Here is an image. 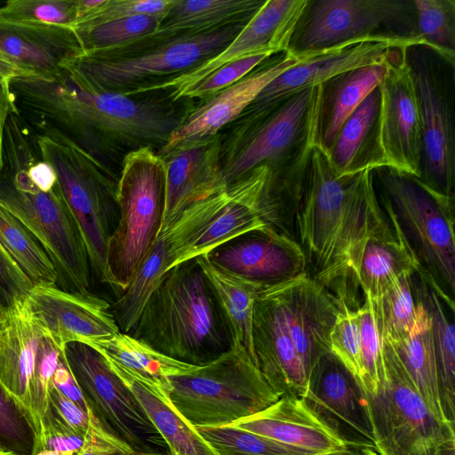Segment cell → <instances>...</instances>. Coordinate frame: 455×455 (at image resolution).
I'll return each mask as SVG.
<instances>
[{
    "instance_id": "1",
    "label": "cell",
    "mask_w": 455,
    "mask_h": 455,
    "mask_svg": "<svg viewBox=\"0 0 455 455\" xmlns=\"http://www.w3.org/2000/svg\"><path fill=\"white\" fill-rule=\"evenodd\" d=\"M9 88L15 114L35 132H58L107 164L143 147L158 151L189 111L167 97L95 90L67 67L50 80L17 76Z\"/></svg>"
},
{
    "instance_id": "2",
    "label": "cell",
    "mask_w": 455,
    "mask_h": 455,
    "mask_svg": "<svg viewBox=\"0 0 455 455\" xmlns=\"http://www.w3.org/2000/svg\"><path fill=\"white\" fill-rule=\"evenodd\" d=\"M388 225L373 170L339 177L327 152L315 143L294 217L308 275L326 287L347 276L364 242Z\"/></svg>"
},
{
    "instance_id": "3",
    "label": "cell",
    "mask_w": 455,
    "mask_h": 455,
    "mask_svg": "<svg viewBox=\"0 0 455 455\" xmlns=\"http://www.w3.org/2000/svg\"><path fill=\"white\" fill-rule=\"evenodd\" d=\"M339 301L307 274L259 291L252 317L254 363L282 396H306L314 365L330 352Z\"/></svg>"
},
{
    "instance_id": "4",
    "label": "cell",
    "mask_w": 455,
    "mask_h": 455,
    "mask_svg": "<svg viewBox=\"0 0 455 455\" xmlns=\"http://www.w3.org/2000/svg\"><path fill=\"white\" fill-rule=\"evenodd\" d=\"M322 84L246 109L221 133L220 161L229 186L252 170L271 172V194L287 214L297 210L311 150L318 140Z\"/></svg>"
},
{
    "instance_id": "5",
    "label": "cell",
    "mask_w": 455,
    "mask_h": 455,
    "mask_svg": "<svg viewBox=\"0 0 455 455\" xmlns=\"http://www.w3.org/2000/svg\"><path fill=\"white\" fill-rule=\"evenodd\" d=\"M128 334L164 355L198 366L232 347L225 317L196 258L167 272Z\"/></svg>"
},
{
    "instance_id": "6",
    "label": "cell",
    "mask_w": 455,
    "mask_h": 455,
    "mask_svg": "<svg viewBox=\"0 0 455 455\" xmlns=\"http://www.w3.org/2000/svg\"><path fill=\"white\" fill-rule=\"evenodd\" d=\"M246 23L160 43L83 52L67 68L92 88L135 96L181 76L226 48Z\"/></svg>"
},
{
    "instance_id": "7",
    "label": "cell",
    "mask_w": 455,
    "mask_h": 455,
    "mask_svg": "<svg viewBox=\"0 0 455 455\" xmlns=\"http://www.w3.org/2000/svg\"><path fill=\"white\" fill-rule=\"evenodd\" d=\"M35 155V151L20 150L4 156L0 206L40 242L56 268V284L60 288L89 292L92 270L83 235L59 183L44 192L30 180L28 167Z\"/></svg>"
},
{
    "instance_id": "8",
    "label": "cell",
    "mask_w": 455,
    "mask_h": 455,
    "mask_svg": "<svg viewBox=\"0 0 455 455\" xmlns=\"http://www.w3.org/2000/svg\"><path fill=\"white\" fill-rule=\"evenodd\" d=\"M35 132L42 158L54 168L62 196L79 227L92 274L108 283V246L119 219L118 177L108 164L61 133Z\"/></svg>"
},
{
    "instance_id": "9",
    "label": "cell",
    "mask_w": 455,
    "mask_h": 455,
    "mask_svg": "<svg viewBox=\"0 0 455 455\" xmlns=\"http://www.w3.org/2000/svg\"><path fill=\"white\" fill-rule=\"evenodd\" d=\"M379 203L416 258L421 271L448 298L455 288L453 198L420 180L378 168Z\"/></svg>"
},
{
    "instance_id": "10",
    "label": "cell",
    "mask_w": 455,
    "mask_h": 455,
    "mask_svg": "<svg viewBox=\"0 0 455 455\" xmlns=\"http://www.w3.org/2000/svg\"><path fill=\"white\" fill-rule=\"evenodd\" d=\"M169 382L171 403L195 427L231 425L282 397L238 346Z\"/></svg>"
},
{
    "instance_id": "11",
    "label": "cell",
    "mask_w": 455,
    "mask_h": 455,
    "mask_svg": "<svg viewBox=\"0 0 455 455\" xmlns=\"http://www.w3.org/2000/svg\"><path fill=\"white\" fill-rule=\"evenodd\" d=\"M166 194L164 161L143 147L121 161L117 181L119 219L108 246V283L120 295L129 285L156 238Z\"/></svg>"
},
{
    "instance_id": "12",
    "label": "cell",
    "mask_w": 455,
    "mask_h": 455,
    "mask_svg": "<svg viewBox=\"0 0 455 455\" xmlns=\"http://www.w3.org/2000/svg\"><path fill=\"white\" fill-rule=\"evenodd\" d=\"M62 353L24 301L0 323V387L30 430V455L44 447L50 390Z\"/></svg>"
},
{
    "instance_id": "13",
    "label": "cell",
    "mask_w": 455,
    "mask_h": 455,
    "mask_svg": "<svg viewBox=\"0 0 455 455\" xmlns=\"http://www.w3.org/2000/svg\"><path fill=\"white\" fill-rule=\"evenodd\" d=\"M382 341L380 387L363 392L374 448L384 455H434L455 446L454 427L435 419L393 346Z\"/></svg>"
},
{
    "instance_id": "14",
    "label": "cell",
    "mask_w": 455,
    "mask_h": 455,
    "mask_svg": "<svg viewBox=\"0 0 455 455\" xmlns=\"http://www.w3.org/2000/svg\"><path fill=\"white\" fill-rule=\"evenodd\" d=\"M363 37L414 40L427 47L413 1L308 0L286 52L309 56Z\"/></svg>"
},
{
    "instance_id": "15",
    "label": "cell",
    "mask_w": 455,
    "mask_h": 455,
    "mask_svg": "<svg viewBox=\"0 0 455 455\" xmlns=\"http://www.w3.org/2000/svg\"><path fill=\"white\" fill-rule=\"evenodd\" d=\"M422 127L420 180L454 197V64L426 46L407 48Z\"/></svg>"
},
{
    "instance_id": "16",
    "label": "cell",
    "mask_w": 455,
    "mask_h": 455,
    "mask_svg": "<svg viewBox=\"0 0 455 455\" xmlns=\"http://www.w3.org/2000/svg\"><path fill=\"white\" fill-rule=\"evenodd\" d=\"M63 354L87 405L103 426L133 448L156 452L147 442L160 438L157 430L105 357L81 342L68 343Z\"/></svg>"
},
{
    "instance_id": "17",
    "label": "cell",
    "mask_w": 455,
    "mask_h": 455,
    "mask_svg": "<svg viewBox=\"0 0 455 455\" xmlns=\"http://www.w3.org/2000/svg\"><path fill=\"white\" fill-rule=\"evenodd\" d=\"M233 195V187L198 201L160 229L150 250L126 289L111 304L120 331L129 333L153 291L177 265L188 245L221 212Z\"/></svg>"
},
{
    "instance_id": "18",
    "label": "cell",
    "mask_w": 455,
    "mask_h": 455,
    "mask_svg": "<svg viewBox=\"0 0 455 455\" xmlns=\"http://www.w3.org/2000/svg\"><path fill=\"white\" fill-rule=\"evenodd\" d=\"M386 67L379 85L378 145L382 164L420 179L422 127L407 48L395 49Z\"/></svg>"
},
{
    "instance_id": "19",
    "label": "cell",
    "mask_w": 455,
    "mask_h": 455,
    "mask_svg": "<svg viewBox=\"0 0 455 455\" xmlns=\"http://www.w3.org/2000/svg\"><path fill=\"white\" fill-rule=\"evenodd\" d=\"M307 0H266L234 40L214 57L190 71L158 84L150 92L167 91L173 102L220 67L257 54L286 52Z\"/></svg>"
},
{
    "instance_id": "20",
    "label": "cell",
    "mask_w": 455,
    "mask_h": 455,
    "mask_svg": "<svg viewBox=\"0 0 455 455\" xmlns=\"http://www.w3.org/2000/svg\"><path fill=\"white\" fill-rule=\"evenodd\" d=\"M24 303L60 349L71 342L92 345L120 332L111 304L91 291L36 284Z\"/></svg>"
},
{
    "instance_id": "21",
    "label": "cell",
    "mask_w": 455,
    "mask_h": 455,
    "mask_svg": "<svg viewBox=\"0 0 455 455\" xmlns=\"http://www.w3.org/2000/svg\"><path fill=\"white\" fill-rule=\"evenodd\" d=\"M205 255L213 265L262 288L307 274L299 242L271 228L244 234Z\"/></svg>"
},
{
    "instance_id": "22",
    "label": "cell",
    "mask_w": 455,
    "mask_h": 455,
    "mask_svg": "<svg viewBox=\"0 0 455 455\" xmlns=\"http://www.w3.org/2000/svg\"><path fill=\"white\" fill-rule=\"evenodd\" d=\"M309 56L283 52L268 57L235 84L190 108L157 153L162 155L219 134L245 111L269 83Z\"/></svg>"
},
{
    "instance_id": "23",
    "label": "cell",
    "mask_w": 455,
    "mask_h": 455,
    "mask_svg": "<svg viewBox=\"0 0 455 455\" xmlns=\"http://www.w3.org/2000/svg\"><path fill=\"white\" fill-rule=\"evenodd\" d=\"M419 45L423 46L414 40L389 37H363L348 41L310 55L282 73L261 91L246 109L269 105L355 68L385 63L395 49Z\"/></svg>"
},
{
    "instance_id": "24",
    "label": "cell",
    "mask_w": 455,
    "mask_h": 455,
    "mask_svg": "<svg viewBox=\"0 0 455 455\" xmlns=\"http://www.w3.org/2000/svg\"><path fill=\"white\" fill-rule=\"evenodd\" d=\"M304 400L352 447L373 446L362 388L331 352L314 365Z\"/></svg>"
},
{
    "instance_id": "25",
    "label": "cell",
    "mask_w": 455,
    "mask_h": 455,
    "mask_svg": "<svg viewBox=\"0 0 455 455\" xmlns=\"http://www.w3.org/2000/svg\"><path fill=\"white\" fill-rule=\"evenodd\" d=\"M220 152V132L160 155L166 171L165 207L161 228L193 204L228 188L222 172Z\"/></svg>"
},
{
    "instance_id": "26",
    "label": "cell",
    "mask_w": 455,
    "mask_h": 455,
    "mask_svg": "<svg viewBox=\"0 0 455 455\" xmlns=\"http://www.w3.org/2000/svg\"><path fill=\"white\" fill-rule=\"evenodd\" d=\"M231 426L322 455H336L352 447L303 398L294 396H282Z\"/></svg>"
},
{
    "instance_id": "27",
    "label": "cell",
    "mask_w": 455,
    "mask_h": 455,
    "mask_svg": "<svg viewBox=\"0 0 455 455\" xmlns=\"http://www.w3.org/2000/svg\"><path fill=\"white\" fill-rule=\"evenodd\" d=\"M271 176L268 167L259 166L230 184L233 187L231 199L216 218L185 247L177 265L207 254L244 234L270 228L273 215L269 195Z\"/></svg>"
},
{
    "instance_id": "28",
    "label": "cell",
    "mask_w": 455,
    "mask_h": 455,
    "mask_svg": "<svg viewBox=\"0 0 455 455\" xmlns=\"http://www.w3.org/2000/svg\"><path fill=\"white\" fill-rule=\"evenodd\" d=\"M83 52L72 28L0 20V53L24 76L52 79Z\"/></svg>"
},
{
    "instance_id": "29",
    "label": "cell",
    "mask_w": 455,
    "mask_h": 455,
    "mask_svg": "<svg viewBox=\"0 0 455 455\" xmlns=\"http://www.w3.org/2000/svg\"><path fill=\"white\" fill-rule=\"evenodd\" d=\"M419 268L416 258L401 234L389 223L364 242L351 273L364 296L377 299L402 276L413 275Z\"/></svg>"
},
{
    "instance_id": "30",
    "label": "cell",
    "mask_w": 455,
    "mask_h": 455,
    "mask_svg": "<svg viewBox=\"0 0 455 455\" xmlns=\"http://www.w3.org/2000/svg\"><path fill=\"white\" fill-rule=\"evenodd\" d=\"M266 0H175L156 31L137 42L160 43L247 23Z\"/></svg>"
},
{
    "instance_id": "31",
    "label": "cell",
    "mask_w": 455,
    "mask_h": 455,
    "mask_svg": "<svg viewBox=\"0 0 455 455\" xmlns=\"http://www.w3.org/2000/svg\"><path fill=\"white\" fill-rule=\"evenodd\" d=\"M379 102L378 86L345 121L326 151L338 176H354L383 167L378 145Z\"/></svg>"
},
{
    "instance_id": "32",
    "label": "cell",
    "mask_w": 455,
    "mask_h": 455,
    "mask_svg": "<svg viewBox=\"0 0 455 455\" xmlns=\"http://www.w3.org/2000/svg\"><path fill=\"white\" fill-rule=\"evenodd\" d=\"M109 367L134 395L167 445L170 455H219L174 408L164 391L122 370Z\"/></svg>"
},
{
    "instance_id": "33",
    "label": "cell",
    "mask_w": 455,
    "mask_h": 455,
    "mask_svg": "<svg viewBox=\"0 0 455 455\" xmlns=\"http://www.w3.org/2000/svg\"><path fill=\"white\" fill-rule=\"evenodd\" d=\"M386 62L355 68L322 84L317 143L328 151L349 116L381 83Z\"/></svg>"
},
{
    "instance_id": "34",
    "label": "cell",
    "mask_w": 455,
    "mask_h": 455,
    "mask_svg": "<svg viewBox=\"0 0 455 455\" xmlns=\"http://www.w3.org/2000/svg\"><path fill=\"white\" fill-rule=\"evenodd\" d=\"M89 346L98 350L109 366L151 383L167 395L170 377L189 373L198 367L164 355L122 331Z\"/></svg>"
},
{
    "instance_id": "35",
    "label": "cell",
    "mask_w": 455,
    "mask_h": 455,
    "mask_svg": "<svg viewBox=\"0 0 455 455\" xmlns=\"http://www.w3.org/2000/svg\"><path fill=\"white\" fill-rule=\"evenodd\" d=\"M209 280L228 326L232 347H243L254 363L252 317L262 287L213 265L205 254L196 257Z\"/></svg>"
},
{
    "instance_id": "36",
    "label": "cell",
    "mask_w": 455,
    "mask_h": 455,
    "mask_svg": "<svg viewBox=\"0 0 455 455\" xmlns=\"http://www.w3.org/2000/svg\"><path fill=\"white\" fill-rule=\"evenodd\" d=\"M414 282L431 321V333L436 358L441 397L448 419L454 424L455 396V329L454 308L448 306L435 285L420 269Z\"/></svg>"
},
{
    "instance_id": "37",
    "label": "cell",
    "mask_w": 455,
    "mask_h": 455,
    "mask_svg": "<svg viewBox=\"0 0 455 455\" xmlns=\"http://www.w3.org/2000/svg\"><path fill=\"white\" fill-rule=\"evenodd\" d=\"M391 345L435 419L444 426L454 427L445 414L441 397L431 321L427 309L410 336L400 343Z\"/></svg>"
},
{
    "instance_id": "38",
    "label": "cell",
    "mask_w": 455,
    "mask_h": 455,
    "mask_svg": "<svg viewBox=\"0 0 455 455\" xmlns=\"http://www.w3.org/2000/svg\"><path fill=\"white\" fill-rule=\"evenodd\" d=\"M413 275L402 276L381 297L371 299L382 339L393 345L406 339L426 313Z\"/></svg>"
},
{
    "instance_id": "39",
    "label": "cell",
    "mask_w": 455,
    "mask_h": 455,
    "mask_svg": "<svg viewBox=\"0 0 455 455\" xmlns=\"http://www.w3.org/2000/svg\"><path fill=\"white\" fill-rule=\"evenodd\" d=\"M0 244L34 285L57 283L56 268L40 242L1 206Z\"/></svg>"
},
{
    "instance_id": "40",
    "label": "cell",
    "mask_w": 455,
    "mask_h": 455,
    "mask_svg": "<svg viewBox=\"0 0 455 455\" xmlns=\"http://www.w3.org/2000/svg\"><path fill=\"white\" fill-rule=\"evenodd\" d=\"M161 20L133 15L104 23L74 28L84 52L114 50L146 38L158 28Z\"/></svg>"
},
{
    "instance_id": "41",
    "label": "cell",
    "mask_w": 455,
    "mask_h": 455,
    "mask_svg": "<svg viewBox=\"0 0 455 455\" xmlns=\"http://www.w3.org/2000/svg\"><path fill=\"white\" fill-rule=\"evenodd\" d=\"M419 36L427 48L455 63V1L414 0Z\"/></svg>"
},
{
    "instance_id": "42",
    "label": "cell",
    "mask_w": 455,
    "mask_h": 455,
    "mask_svg": "<svg viewBox=\"0 0 455 455\" xmlns=\"http://www.w3.org/2000/svg\"><path fill=\"white\" fill-rule=\"evenodd\" d=\"M196 428L219 455H322L231 425Z\"/></svg>"
},
{
    "instance_id": "43",
    "label": "cell",
    "mask_w": 455,
    "mask_h": 455,
    "mask_svg": "<svg viewBox=\"0 0 455 455\" xmlns=\"http://www.w3.org/2000/svg\"><path fill=\"white\" fill-rule=\"evenodd\" d=\"M361 334L363 388L365 394L378 392L384 377L383 341L376 312L370 297L357 308Z\"/></svg>"
},
{
    "instance_id": "44",
    "label": "cell",
    "mask_w": 455,
    "mask_h": 455,
    "mask_svg": "<svg viewBox=\"0 0 455 455\" xmlns=\"http://www.w3.org/2000/svg\"><path fill=\"white\" fill-rule=\"evenodd\" d=\"M339 309L330 335V352L333 354L363 388L361 334L357 308L351 309L339 297Z\"/></svg>"
},
{
    "instance_id": "45",
    "label": "cell",
    "mask_w": 455,
    "mask_h": 455,
    "mask_svg": "<svg viewBox=\"0 0 455 455\" xmlns=\"http://www.w3.org/2000/svg\"><path fill=\"white\" fill-rule=\"evenodd\" d=\"M0 20L74 28L76 0H11L0 6Z\"/></svg>"
},
{
    "instance_id": "46",
    "label": "cell",
    "mask_w": 455,
    "mask_h": 455,
    "mask_svg": "<svg viewBox=\"0 0 455 455\" xmlns=\"http://www.w3.org/2000/svg\"><path fill=\"white\" fill-rule=\"evenodd\" d=\"M270 56L257 54L227 63L183 92L178 101L185 99L205 100L241 80Z\"/></svg>"
},
{
    "instance_id": "47",
    "label": "cell",
    "mask_w": 455,
    "mask_h": 455,
    "mask_svg": "<svg viewBox=\"0 0 455 455\" xmlns=\"http://www.w3.org/2000/svg\"><path fill=\"white\" fill-rule=\"evenodd\" d=\"M174 2L175 0H103L94 12L78 22L74 28L133 15H148L163 20Z\"/></svg>"
},
{
    "instance_id": "48",
    "label": "cell",
    "mask_w": 455,
    "mask_h": 455,
    "mask_svg": "<svg viewBox=\"0 0 455 455\" xmlns=\"http://www.w3.org/2000/svg\"><path fill=\"white\" fill-rule=\"evenodd\" d=\"M87 412L88 427L84 435L83 444L75 455H163L133 448L104 427L88 405Z\"/></svg>"
},
{
    "instance_id": "49",
    "label": "cell",
    "mask_w": 455,
    "mask_h": 455,
    "mask_svg": "<svg viewBox=\"0 0 455 455\" xmlns=\"http://www.w3.org/2000/svg\"><path fill=\"white\" fill-rule=\"evenodd\" d=\"M34 284L0 244V316L23 302ZM2 322V321H1Z\"/></svg>"
},
{
    "instance_id": "50",
    "label": "cell",
    "mask_w": 455,
    "mask_h": 455,
    "mask_svg": "<svg viewBox=\"0 0 455 455\" xmlns=\"http://www.w3.org/2000/svg\"><path fill=\"white\" fill-rule=\"evenodd\" d=\"M84 435L73 431L50 409L44 418V449L75 455L81 448Z\"/></svg>"
},
{
    "instance_id": "51",
    "label": "cell",
    "mask_w": 455,
    "mask_h": 455,
    "mask_svg": "<svg viewBox=\"0 0 455 455\" xmlns=\"http://www.w3.org/2000/svg\"><path fill=\"white\" fill-rule=\"evenodd\" d=\"M27 430V424L0 387V443L20 447L26 443Z\"/></svg>"
},
{
    "instance_id": "52",
    "label": "cell",
    "mask_w": 455,
    "mask_h": 455,
    "mask_svg": "<svg viewBox=\"0 0 455 455\" xmlns=\"http://www.w3.org/2000/svg\"><path fill=\"white\" fill-rule=\"evenodd\" d=\"M50 409L73 431L84 435L89 423L87 411L68 398L53 385L50 390Z\"/></svg>"
},
{
    "instance_id": "53",
    "label": "cell",
    "mask_w": 455,
    "mask_h": 455,
    "mask_svg": "<svg viewBox=\"0 0 455 455\" xmlns=\"http://www.w3.org/2000/svg\"><path fill=\"white\" fill-rule=\"evenodd\" d=\"M52 385L68 398L87 411L85 398L67 363L63 353L53 374Z\"/></svg>"
},
{
    "instance_id": "54",
    "label": "cell",
    "mask_w": 455,
    "mask_h": 455,
    "mask_svg": "<svg viewBox=\"0 0 455 455\" xmlns=\"http://www.w3.org/2000/svg\"><path fill=\"white\" fill-rule=\"evenodd\" d=\"M28 174L30 180L41 191L48 192L58 185L54 168L42 158L39 150L28 164Z\"/></svg>"
},
{
    "instance_id": "55",
    "label": "cell",
    "mask_w": 455,
    "mask_h": 455,
    "mask_svg": "<svg viewBox=\"0 0 455 455\" xmlns=\"http://www.w3.org/2000/svg\"><path fill=\"white\" fill-rule=\"evenodd\" d=\"M15 113L13 100L9 85L0 83V171L3 168V140L7 119Z\"/></svg>"
},
{
    "instance_id": "56",
    "label": "cell",
    "mask_w": 455,
    "mask_h": 455,
    "mask_svg": "<svg viewBox=\"0 0 455 455\" xmlns=\"http://www.w3.org/2000/svg\"><path fill=\"white\" fill-rule=\"evenodd\" d=\"M20 76H24L20 69L0 53V83L9 85L13 78Z\"/></svg>"
},
{
    "instance_id": "57",
    "label": "cell",
    "mask_w": 455,
    "mask_h": 455,
    "mask_svg": "<svg viewBox=\"0 0 455 455\" xmlns=\"http://www.w3.org/2000/svg\"><path fill=\"white\" fill-rule=\"evenodd\" d=\"M336 455H364L360 447H349L343 452L338 453Z\"/></svg>"
},
{
    "instance_id": "58",
    "label": "cell",
    "mask_w": 455,
    "mask_h": 455,
    "mask_svg": "<svg viewBox=\"0 0 455 455\" xmlns=\"http://www.w3.org/2000/svg\"><path fill=\"white\" fill-rule=\"evenodd\" d=\"M364 455H384L382 452L377 451L374 446L360 447Z\"/></svg>"
},
{
    "instance_id": "59",
    "label": "cell",
    "mask_w": 455,
    "mask_h": 455,
    "mask_svg": "<svg viewBox=\"0 0 455 455\" xmlns=\"http://www.w3.org/2000/svg\"><path fill=\"white\" fill-rule=\"evenodd\" d=\"M0 455H20L13 449L8 448L0 443Z\"/></svg>"
},
{
    "instance_id": "60",
    "label": "cell",
    "mask_w": 455,
    "mask_h": 455,
    "mask_svg": "<svg viewBox=\"0 0 455 455\" xmlns=\"http://www.w3.org/2000/svg\"><path fill=\"white\" fill-rule=\"evenodd\" d=\"M31 455H68V454L64 453V452L44 449V450H41V451H37L36 453L31 454Z\"/></svg>"
},
{
    "instance_id": "61",
    "label": "cell",
    "mask_w": 455,
    "mask_h": 455,
    "mask_svg": "<svg viewBox=\"0 0 455 455\" xmlns=\"http://www.w3.org/2000/svg\"><path fill=\"white\" fill-rule=\"evenodd\" d=\"M434 455H455V446L447 447Z\"/></svg>"
},
{
    "instance_id": "62",
    "label": "cell",
    "mask_w": 455,
    "mask_h": 455,
    "mask_svg": "<svg viewBox=\"0 0 455 455\" xmlns=\"http://www.w3.org/2000/svg\"><path fill=\"white\" fill-rule=\"evenodd\" d=\"M1 321H2V318H1V316H0V323H1Z\"/></svg>"
}]
</instances>
